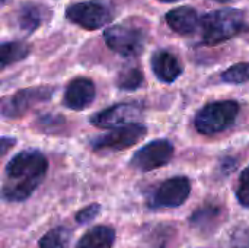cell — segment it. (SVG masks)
Returning a JSON list of instances; mask_svg holds the SVG:
<instances>
[{"mask_svg":"<svg viewBox=\"0 0 249 248\" xmlns=\"http://www.w3.org/2000/svg\"><path fill=\"white\" fill-rule=\"evenodd\" d=\"M112 16L111 7L99 0L74 3L66 9V19L88 31L104 28L112 20Z\"/></svg>","mask_w":249,"mask_h":248,"instance_id":"cell-6","label":"cell"},{"mask_svg":"<svg viewBox=\"0 0 249 248\" xmlns=\"http://www.w3.org/2000/svg\"><path fill=\"white\" fill-rule=\"evenodd\" d=\"M159 1H165V3H169V1H177V0H159Z\"/></svg>","mask_w":249,"mask_h":248,"instance_id":"cell-27","label":"cell"},{"mask_svg":"<svg viewBox=\"0 0 249 248\" xmlns=\"http://www.w3.org/2000/svg\"><path fill=\"white\" fill-rule=\"evenodd\" d=\"M31 53V47L20 41H0V67L22 61Z\"/></svg>","mask_w":249,"mask_h":248,"instance_id":"cell-17","label":"cell"},{"mask_svg":"<svg viewBox=\"0 0 249 248\" xmlns=\"http://www.w3.org/2000/svg\"><path fill=\"white\" fill-rule=\"evenodd\" d=\"M104 39L109 50L123 57H137L142 54L146 44L144 32L140 28L128 23L109 26L104 32Z\"/></svg>","mask_w":249,"mask_h":248,"instance_id":"cell-5","label":"cell"},{"mask_svg":"<svg viewBox=\"0 0 249 248\" xmlns=\"http://www.w3.org/2000/svg\"><path fill=\"white\" fill-rule=\"evenodd\" d=\"M115 243V231L111 227L98 225L85 232L76 248H112Z\"/></svg>","mask_w":249,"mask_h":248,"instance_id":"cell-15","label":"cell"},{"mask_svg":"<svg viewBox=\"0 0 249 248\" xmlns=\"http://www.w3.org/2000/svg\"><path fill=\"white\" fill-rule=\"evenodd\" d=\"M99 212H101V205L99 203H92V205H88L86 208L80 209L77 213H76V222L77 224H89L92 222L93 219H96L99 216Z\"/></svg>","mask_w":249,"mask_h":248,"instance_id":"cell-22","label":"cell"},{"mask_svg":"<svg viewBox=\"0 0 249 248\" xmlns=\"http://www.w3.org/2000/svg\"><path fill=\"white\" fill-rule=\"evenodd\" d=\"M150 66L155 76L163 83H172L182 75V64L177 56L166 50H159L153 53L150 58Z\"/></svg>","mask_w":249,"mask_h":248,"instance_id":"cell-12","label":"cell"},{"mask_svg":"<svg viewBox=\"0 0 249 248\" xmlns=\"http://www.w3.org/2000/svg\"><path fill=\"white\" fill-rule=\"evenodd\" d=\"M236 199L244 208H249V167H247L239 175Z\"/></svg>","mask_w":249,"mask_h":248,"instance_id":"cell-21","label":"cell"},{"mask_svg":"<svg viewBox=\"0 0 249 248\" xmlns=\"http://www.w3.org/2000/svg\"><path fill=\"white\" fill-rule=\"evenodd\" d=\"M142 105L137 102H121L102 110L90 117V123L99 129H115L134 123L140 118Z\"/></svg>","mask_w":249,"mask_h":248,"instance_id":"cell-10","label":"cell"},{"mask_svg":"<svg viewBox=\"0 0 249 248\" xmlns=\"http://www.w3.org/2000/svg\"><path fill=\"white\" fill-rule=\"evenodd\" d=\"M174 158V145L166 139L152 140L140 148L131 158L130 165L142 172H149L165 167Z\"/></svg>","mask_w":249,"mask_h":248,"instance_id":"cell-8","label":"cell"},{"mask_svg":"<svg viewBox=\"0 0 249 248\" xmlns=\"http://www.w3.org/2000/svg\"><path fill=\"white\" fill-rule=\"evenodd\" d=\"M171 228L166 227H159L156 228L150 235L152 238L149 240V248H168V238H169Z\"/></svg>","mask_w":249,"mask_h":248,"instance_id":"cell-24","label":"cell"},{"mask_svg":"<svg viewBox=\"0 0 249 248\" xmlns=\"http://www.w3.org/2000/svg\"><path fill=\"white\" fill-rule=\"evenodd\" d=\"M200 26L204 44L217 45L245 29V16L238 9H219L204 15L200 19Z\"/></svg>","mask_w":249,"mask_h":248,"instance_id":"cell-2","label":"cell"},{"mask_svg":"<svg viewBox=\"0 0 249 248\" xmlns=\"http://www.w3.org/2000/svg\"><path fill=\"white\" fill-rule=\"evenodd\" d=\"M166 23L177 34L190 35L196 32L197 26L200 25V18L193 7L182 6L172 9L166 13Z\"/></svg>","mask_w":249,"mask_h":248,"instance_id":"cell-13","label":"cell"},{"mask_svg":"<svg viewBox=\"0 0 249 248\" xmlns=\"http://www.w3.org/2000/svg\"><path fill=\"white\" fill-rule=\"evenodd\" d=\"M239 113V104L232 99L214 101L204 105L194 118L196 129L206 136L220 133L231 127Z\"/></svg>","mask_w":249,"mask_h":248,"instance_id":"cell-3","label":"cell"},{"mask_svg":"<svg viewBox=\"0 0 249 248\" xmlns=\"http://www.w3.org/2000/svg\"><path fill=\"white\" fill-rule=\"evenodd\" d=\"M54 88L51 86H35L25 88L13 95L0 99V114L6 118H20L28 114L35 105L51 99Z\"/></svg>","mask_w":249,"mask_h":248,"instance_id":"cell-4","label":"cell"},{"mask_svg":"<svg viewBox=\"0 0 249 248\" xmlns=\"http://www.w3.org/2000/svg\"><path fill=\"white\" fill-rule=\"evenodd\" d=\"M147 134V127L140 123H131L115 127L108 133L95 137L90 143L95 152H118L139 143Z\"/></svg>","mask_w":249,"mask_h":248,"instance_id":"cell-7","label":"cell"},{"mask_svg":"<svg viewBox=\"0 0 249 248\" xmlns=\"http://www.w3.org/2000/svg\"><path fill=\"white\" fill-rule=\"evenodd\" d=\"M7 1H9V0H0V6L4 4V3H7Z\"/></svg>","mask_w":249,"mask_h":248,"instance_id":"cell-28","label":"cell"},{"mask_svg":"<svg viewBox=\"0 0 249 248\" xmlns=\"http://www.w3.org/2000/svg\"><path fill=\"white\" fill-rule=\"evenodd\" d=\"M42 20H44V9L42 6H38L35 3L22 4L16 15V22L19 28L26 34H32L35 29H38Z\"/></svg>","mask_w":249,"mask_h":248,"instance_id":"cell-16","label":"cell"},{"mask_svg":"<svg viewBox=\"0 0 249 248\" xmlns=\"http://www.w3.org/2000/svg\"><path fill=\"white\" fill-rule=\"evenodd\" d=\"M95 96L96 88L93 80L89 77H76L69 82L63 95V104L73 111H82L95 101Z\"/></svg>","mask_w":249,"mask_h":248,"instance_id":"cell-11","label":"cell"},{"mask_svg":"<svg viewBox=\"0 0 249 248\" xmlns=\"http://www.w3.org/2000/svg\"><path fill=\"white\" fill-rule=\"evenodd\" d=\"M214 1H219V3H226V1H229V0H214Z\"/></svg>","mask_w":249,"mask_h":248,"instance_id":"cell-26","label":"cell"},{"mask_svg":"<svg viewBox=\"0 0 249 248\" xmlns=\"http://www.w3.org/2000/svg\"><path fill=\"white\" fill-rule=\"evenodd\" d=\"M144 76L139 67H125L117 77V86L121 91H136L143 85Z\"/></svg>","mask_w":249,"mask_h":248,"instance_id":"cell-18","label":"cell"},{"mask_svg":"<svg viewBox=\"0 0 249 248\" xmlns=\"http://www.w3.org/2000/svg\"><path fill=\"white\" fill-rule=\"evenodd\" d=\"M191 193V183L187 177H172L163 181L149 197V208L168 209L184 205Z\"/></svg>","mask_w":249,"mask_h":248,"instance_id":"cell-9","label":"cell"},{"mask_svg":"<svg viewBox=\"0 0 249 248\" xmlns=\"http://www.w3.org/2000/svg\"><path fill=\"white\" fill-rule=\"evenodd\" d=\"M222 80L231 85H242L249 82V61L238 63L222 73Z\"/></svg>","mask_w":249,"mask_h":248,"instance_id":"cell-20","label":"cell"},{"mask_svg":"<svg viewBox=\"0 0 249 248\" xmlns=\"http://www.w3.org/2000/svg\"><path fill=\"white\" fill-rule=\"evenodd\" d=\"M232 248H249V225L238 227L231 235Z\"/></svg>","mask_w":249,"mask_h":248,"instance_id":"cell-23","label":"cell"},{"mask_svg":"<svg viewBox=\"0 0 249 248\" xmlns=\"http://www.w3.org/2000/svg\"><path fill=\"white\" fill-rule=\"evenodd\" d=\"M15 145H16L15 137H7V136L0 137V158H3Z\"/></svg>","mask_w":249,"mask_h":248,"instance_id":"cell-25","label":"cell"},{"mask_svg":"<svg viewBox=\"0 0 249 248\" xmlns=\"http://www.w3.org/2000/svg\"><path fill=\"white\" fill-rule=\"evenodd\" d=\"M69 243V232L67 229L58 227L48 231L39 240V248H67Z\"/></svg>","mask_w":249,"mask_h":248,"instance_id":"cell-19","label":"cell"},{"mask_svg":"<svg viewBox=\"0 0 249 248\" xmlns=\"http://www.w3.org/2000/svg\"><path fill=\"white\" fill-rule=\"evenodd\" d=\"M48 171L45 155L28 149L15 155L6 165L0 197L4 202H25L41 186Z\"/></svg>","mask_w":249,"mask_h":248,"instance_id":"cell-1","label":"cell"},{"mask_svg":"<svg viewBox=\"0 0 249 248\" xmlns=\"http://www.w3.org/2000/svg\"><path fill=\"white\" fill-rule=\"evenodd\" d=\"M223 210L219 206L214 205H206L200 209H197L193 216L190 218V225L200 234H210L213 232L217 225L222 222Z\"/></svg>","mask_w":249,"mask_h":248,"instance_id":"cell-14","label":"cell"}]
</instances>
